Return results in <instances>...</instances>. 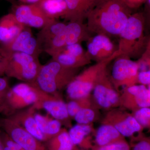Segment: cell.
<instances>
[{"mask_svg": "<svg viewBox=\"0 0 150 150\" xmlns=\"http://www.w3.org/2000/svg\"><path fill=\"white\" fill-rule=\"evenodd\" d=\"M132 13L121 0H99L87 18L88 29L91 33L118 37Z\"/></svg>", "mask_w": 150, "mask_h": 150, "instance_id": "obj_1", "label": "cell"}, {"mask_svg": "<svg viewBox=\"0 0 150 150\" xmlns=\"http://www.w3.org/2000/svg\"><path fill=\"white\" fill-rule=\"evenodd\" d=\"M65 35L67 45L81 44L91 37L87 24L80 21H69L66 25Z\"/></svg>", "mask_w": 150, "mask_h": 150, "instance_id": "obj_20", "label": "cell"}, {"mask_svg": "<svg viewBox=\"0 0 150 150\" xmlns=\"http://www.w3.org/2000/svg\"><path fill=\"white\" fill-rule=\"evenodd\" d=\"M131 113L143 129H149L150 107L142 108L132 111Z\"/></svg>", "mask_w": 150, "mask_h": 150, "instance_id": "obj_28", "label": "cell"}, {"mask_svg": "<svg viewBox=\"0 0 150 150\" xmlns=\"http://www.w3.org/2000/svg\"><path fill=\"white\" fill-rule=\"evenodd\" d=\"M109 77L115 89L138 84L139 66L137 61L129 57L120 55L113 60Z\"/></svg>", "mask_w": 150, "mask_h": 150, "instance_id": "obj_8", "label": "cell"}, {"mask_svg": "<svg viewBox=\"0 0 150 150\" xmlns=\"http://www.w3.org/2000/svg\"><path fill=\"white\" fill-rule=\"evenodd\" d=\"M137 62L139 66V72L150 70V43L148 45L144 54Z\"/></svg>", "mask_w": 150, "mask_h": 150, "instance_id": "obj_34", "label": "cell"}, {"mask_svg": "<svg viewBox=\"0 0 150 150\" xmlns=\"http://www.w3.org/2000/svg\"><path fill=\"white\" fill-rule=\"evenodd\" d=\"M67 106L68 114L71 119H74L75 115L81 109L86 108L95 107L92 100L91 95L78 99L70 100L67 103Z\"/></svg>", "mask_w": 150, "mask_h": 150, "instance_id": "obj_26", "label": "cell"}, {"mask_svg": "<svg viewBox=\"0 0 150 150\" xmlns=\"http://www.w3.org/2000/svg\"><path fill=\"white\" fill-rule=\"evenodd\" d=\"M66 25L67 23L58 19H51L41 28L38 33L36 39L42 51V48L45 44L65 31Z\"/></svg>", "mask_w": 150, "mask_h": 150, "instance_id": "obj_22", "label": "cell"}, {"mask_svg": "<svg viewBox=\"0 0 150 150\" xmlns=\"http://www.w3.org/2000/svg\"><path fill=\"white\" fill-rule=\"evenodd\" d=\"M37 4L49 19L64 18L67 14V6L64 0H40Z\"/></svg>", "mask_w": 150, "mask_h": 150, "instance_id": "obj_23", "label": "cell"}, {"mask_svg": "<svg viewBox=\"0 0 150 150\" xmlns=\"http://www.w3.org/2000/svg\"><path fill=\"white\" fill-rule=\"evenodd\" d=\"M35 108L32 105L18 110L8 117L19 124L30 134L40 142H46L50 138L39 129L35 118Z\"/></svg>", "mask_w": 150, "mask_h": 150, "instance_id": "obj_17", "label": "cell"}, {"mask_svg": "<svg viewBox=\"0 0 150 150\" xmlns=\"http://www.w3.org/2000/svg\"><path fill=\"white\" fill-rule=\"evenodd\" d=\"M101 123L110 124L124 137H132L137 133H142L144 129L131 113L121 107L108 111Z\"/></svg>", "mask_w": 150, "mask_h": 150, "instance_id": "obj_10", "label": "cell"}, {"mask_svg": "<svg viewBox=\"0 0 150 150\" xmlns=\"http://www.w3.org/2000/svg\"><path fill=\"white\" fill-rule=\"evenodd\" d=\"M52 58V60L71 69H81L92 62L81 44L67 45Z\"/></svg>", "mask_w": 150, "mask_h": 150, "instance_id": "obj_14", "label": "cell"}, {"mask_svg": "<svg viewBox=\"0 0 150 150\" xmlns=\"http://www.w3.org/2000/svg\"><path fill=\"white\" fill-rule=\"evenodd\" d=\"M80 70L67 68L52 60L42 65L35 82L31 84L44 92L59 96L60 91L67 88Z\"/></svg>", "mask_w": 150, "mask_h": 150, "instance_id": "obj_3", "label": "cell"}, {"mask_svg": "<svg viewBox=\"0 0 150 150\" xmlns=\"http://www.w3.org/2000/svg\"><path fill=\"white\" fill-rule=\"evenodd\" d=\"M35 118L39 129L50 138L58 134L62 128V124L60 121L48 115L35 113Z\"/></svg>", "mask_w": 150, "mask_h": 150, "instance_id": "obj_25", "label": "cell"}, {"mask_svg": "<svg viewBox=\"0 0 150 150\" xmlns=\"http://www.w3.org/2000/svg\"><path fill=\"white\" fill-rule=\"evenodd\" d=\"M35 87L38 99L35 104L32 105L35 110L44 109L54 119L60 121L62 125L71 127V119L67 111V103L62 99L61 96L52 95Z\"/></svg>", "mask_w": 150, "mask_h": 150, "instance_id": "obj_9", "label": "cell"}, {"mask_svg": "<svg viewBox=\"0 0 150 150\" xmlns=\"http://www.w3.org/2000/svg\"><path fill=\"white\" fill-rule=\"evenodd\" d=\"M0 139L4 150H25L11 139L2 129H0Z\"/></svg>", "mask_w": 150, "mask_h": 150, "instance_id": "obj_30", "label": "cell"}, {"mask_svg": "<svg viewBox=\"0 0 150 150\" xmlns=\"http://www.w3.org/2000/svg\"><path fill=\"white\" fill-rule=\"evenodd\" d=\"M0 128L25 150H48L44 143L33 137L9 117H6L0 120Z\"/></svg>", "mask_w": 150, "mask_h": 150, "instance_id": "obj_11", "label": "cell"}, {"mask_svg": "<svg viewBox=\"0 0 150 150\" xmlns=\"http://www.w3.org/2000/svg\"><path fill=\"white\" fill-rule=\"evenodd\" d=\"M12 13L18 22L30 28H42L51 20L46 17L37 4L16 6Z\"/></svg>", "mask_w": 150, "mask_h": 150, "instance_id": "obj_15", "label": "cell"}, {"mask_svg": "<svg viewBox=\"0 0 150 150\" xmlns=\"http://www.w3.org/2000/svg\"><path fill=\"white\" fill-rule=\"evenodd\" d=\"M75 150H83V149H79V148L77 147L76 148V149Z\"/></svg>", "mask_w": 150, "mask_h": 150, "instance_id": "obj_40", "label": "cell"}, {"mask_svg": "<svg viewBox=\"0 0 150 150\" xmlns=\"http://www.w3.org/2000/svg\"><path fill=\"white\" fill-rule=\"evenodd\" d=\"M10 88L8 79L0 77V113L2 110L8 93Z\"/></svg>", "mask_w": 150, "mask_h": 150, "instance_id": "obj_33", "label": "cell"}, {"mask_svg": "<svg viewBox=\"0 0 150 150\" xmlns=\"http://www.w3.org/2000/svg\"><path fill=\"white\" fill-rule=\"evenodd\" d=\"M117 50L110 58L102 62L96 63L79 74L66 88L68 97L70 100L78 99L91 95L98 75L107 68L110 63L121 55Z\"/></svg>", "mask_w": 150, "mask_h": 150, "instance_id": "obj_5", "label": "cell"}, {"mask_svg": "<svg viewBox=\"0 0 150 150\" xmlns=\"http://www.w3.org/2000/svg\"><path fill=\"white\" fill-rule=\"evenodd\" d=\"M44 144L48 150H75L77 147L73 144L66 128H62L58 134Z\"/></svg>", "mask_w": 150, "mask_h": 150, "instance_id": "obj_24", "label": "cell"}, {"mask_svg": "<svg viewBox=\"0 0 150 150\" xmlns=\"http://www.w3.org/2000/svg\"><path fill=\"white\" fill-rule=\"evenodd\" d=\"M25 26L17 20L11 13L0 18V46L10 42L16 37Z\"/></svg>", "mask_w": 150, "mask_h": 150, "instance_id": "obj_19", "label": "cell"}, {"mask_svg": "<svg viewBox=\"0 0 150 150\" xmlns=\"http://www.w3.org/2000/svg\"><path fill=\"white\" fill-rule=\"evenodd\" d=\"M92 92L94 105L99 110L108 111L120 107V93L112 84L107 68L98 75Z\"/></svg>", "mask_w": 150, "mask_h": 150, "instance_id": "obj_6", "label": "cell"}, {"mask_svg": "<svg viewBox=\"0 0 150 150\" xmlns=\"http://www.w3.org/2000/svg\"><path fill=\"white\" fill-rule=\"evenodd\" d=\"M117 50L110 38L106 35L96 34L87 41L86 54L91 61L96 63L110 58Z\"/></svg>", "mask_w": 150, "mask_h": 150, "instance_id": "obj_16", "label": "cell"}, {"mask_svg": "<svg viewBox=\"0 0 150 150\" xmlns=\"http://www.w3.org/2000/svg\"><path fill=\"white\" fill-rule=\"evenodd\" d=\"M91 150H131V146L125 139L103 146L94 145Z\"/></svg>", "mask_w": 150, "mask_h": 150, "instance_id": "obj_31", "label": "cell"}, {"mask_svg": "<svg viewBox=\"0 0 150 150\" xmlns=\"http://www.w3.org/2000/svg\"><path fill=\"white\" fill-rule=\"evenodd\" d=\"M94 135V144L97 146H106L125 139L114 127L106 123H101Z\"/></svg>", "mask_w": 150, "mask_h": 150, "instance_id": "obj_21", "label": "cell"}, {"mask_svg": "<svg viewBox=\"0 0 150 150\" xmlns=\"http://www.w3.org/2000/svg\"><path fill=\"white\" fill-rule=\"evenodd\" d=\"M131 10L140 7L146 1V0H121Z\"/></svg>", "mask_w": 150, "mask_h": 150, "instance_id": "obj_36", "label": "cell"}, {"mask_svg": "<svg viewBox=\"0 0 150 150\" xmlns=\"http://www.w3.org/2000/svg\"><path fill=\"white\" fill-rule=\"evenodd\" d=\"M99 109L95 107H89L81 109L77 113L74 119L78 124H93L99 118Z\"/></svg>", "mask_w": 150, "mask_h": 150, "instance_id": "obj_27", "label": "cell"}, {"mask_svg": "<svg viewBox=\"0 0 150 150\" xmlns=\"http://www.w3.org/2000/svg\"><path fill=\"white\" fill-rule=\"evenodd\" d=\"M69 135L76 146L85 150H91L94 144L92 135L94 134L95 130L93 124H77L70 128Z\"/></svg>", "mask_w": 150, "mask_h": 150, "instance_id": "obj_18", "label": "cell"}, {"mask_svg": "<svg viewBox=\"0 0 150 150\" xmlns=\"http://www.w3.org/2000/svg\"><path fill=\"white\" fill-rule=\"evenodd\" d=\"M40 0H23V3L26 4H38Z\"/></svg>", "mask_w": 150, "mask_h": 150, "instance_id": "obj_37", "label": "cell"}, {"mask_svg": "<svg viewBox=\"0 0 150 150\" xmlns=\"http://www.w3.org/2000/svg\"><path fill=\"white\" fill-rule=\"evenodd\" d=\"M145 18L142 12L132 13L118 37V49L130 59L139 58L146 51L150 40L145 36Z\"/></svg>", "mask_w": 150, "mask_h": 150, "instance_id": "obj_2", "label": "cell"}, {"mask_svg": "<svg viewBox=\"0 0 150 150\" xmlns=\"http://www.w3.org/2000/svg\"><path fill=\"white\" fill-rule=\"evenodd\" d=\"M120 107L131 112L150 107V86L135 85L124 88L120 93Z\"/></svg>", "mask_w": 150, "mask_h": 150, "instance_id": "obj_13", "label": "cell"}, {"mask_svg": "<svg viewBox=\"0 0 150 150\" xmlns=\"http://www.w3.org/2000/svg\"><path fill=\"white\" fill-rule=\"evenodd\" d=\"M37 99L34 85L25 82L18 84L9 90L1 113L8 117L18 110L33 105Z\"/></svg>", "mask_w": 150, "mask_h": 150, "instance_id": "obj_7", "label": "cell"}, {"mask_svg": "<svg viewBox=\"0 0 150 150\" xmlns=\"http://www.w3.org/2000/svg\"><path fill=\"white\" fill-rule=\"evenodd\" d=\"M0 150H4L2 144V142L1 141V139H0Z\"/></svg>", "mask_w": 150, "mask_h": 150, "instance_id": "obj_38", "label": "cell"}, {"mask_svg": "<svg viewBox=\"0 0 150 150\" xmlns=\"http://www.w3.org/2000/svg\"><path fill=\"white\" fill-rule=\"evenodd\" d=\"M138 84L150 86V70L140 71L138 75Z\"/></svg>", "mask_w": 150, "mask_h": 150, "instance_id": "obj_35", "label": "cell"}, {"mask_svg": "<svg viewBox=\"0 0 150 150\" xmlns=\"http://www.w3.org/2000/svg\"><path fill=\"white\" fill-rule=\"evenodd\" d=\"M3 59H4V57L2 55V54H1V52H0V61L1 60H2Z\"/></svg>", "mask_w": 150, "mask_h": 150, "instance_id": "obj_39", "label": "cell"}, {"mask_svg": "<svg viewBox=\"0 0 150 150\" xmlns=\"http://www.w3.org/2000/svg\"><path fill=\"white\" fill-rule=\"evenodd\" d=\"M4 74L25 83L35 82L42 65L38 57L20 52H2Z\"/></svg>", "mask_w": 150, "mask_h": 150, "instance_id": "obj_4", "label": "cell"}, {"mask_svg": "<svg viewBox=\"0 0 150 150\" xmlns=\"http://www.w3.org/2000/svg\"><path fill=\"white\" fill-rule=\"evenodd\" d=\"M131 146L133 150H150L149 137L145 136L142 133L138 136L131 137Z\"/></svg>", "mask_w": 150, "mask_h": 150, "instance_id": "obj_29", "label": "cell"}, {"mask_svg": "<svg viewBox=\"0 0 150 150\" xmlns=\"http://www.w3.org/2000/svg\"><path fill=\"white\" fill-rule=\"evenodd\" d=\"M0 51L6 53L20 52L37 57L42 52L31 28L27 26H25L10 42L0 46Z\"/></svg>", "mask_w": 150, "mask_h": 150, "instance_id": "obj_12", "label": "cell"}, {"mask_svg": "<svg viewBox=\"0 0 150 150\" xmlns=\"http://www.w3.org/2000/svg\"><path fill=\"white\" fill-rule=\"evenodd\" d=\"M99 0H76L85 19L96 6Z\"/></svg>", "mask_w": 150, "mask_h": 150, "instance_id": "obj_32", "label": "cell"}]
</instances>
